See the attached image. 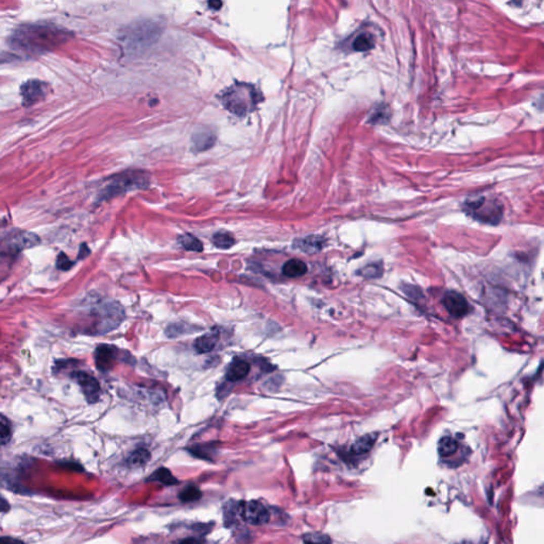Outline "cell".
<instances>
[{
    "instance_id": "obj_1",
    "label": "cell",
    "mask_w": 544,
    "mask_h": 544,
    "mask_svg": "<svg viewBox=\"0 0 544 544\" xmlns=\"http://www.w3.org/2000/svg\"><path fill=\"white\" fill-rule=\"evenodd\" d=\"M67 38L66 32L47 26H26L16 30L11 38L15 49L28 53H40L59 45Z\"/></svg>"
},
{
    "instance_id": "obj_2",
    "label": "cell",
    "mask_w": 544,
    "mask_h": 544,
    "mask_svg": "<svg viewBox=\"0 0 544 544\" xmlns=\"http://www.w3.org/2000/svg\"><path fill=\"white\" fill-rule=\"evenodd\" d=\"M220 100L234 115L244 116L255 110L262 100V95L252 84L237 83L223 93Z\"/></svg>"
},
{
    "instance_id": "obj_3",
    "label": "cell",
    "mask_w": 544,
    "mask_h": 544,
    "mask_svg": "<svg viewBox=\"0 0 544 544\" xmlns=\"http://www.w3.org/2000/svg\"><path fill=\"white\" fill-rule=\"evenodd\" d=\"M464 211L473 219L491 226L498 225L504 213L502 202L486 196L467 199Z\"/></svg>"
},
{
    "instance_id": "obj_4",
    "label": "cell",
    "mask_w": 544,
    "mask_h": 544,
    "mask_svg": "<svg viewBox=\"0 0 544 544\" xmlns=\"http://www.w3.org/2000/svg\"><path fill=\"white\" fill-rule=\"evenodd\" d=\"M91 316L93 317L92 332L100 335L118 327L124 319V312L120 304L109 301L96 306L92 311Z\"/></svg>"
},
{
    "instance_id": "obj_5",
    "label": "cell",
    "mask_w": 544,
    "mask_h": 544,
    "mask_svg": "<svg viewBox=\"0 0 544 544\" xmlns=\"http://www.w3.org/2000/svg\"><path fill=\"white\" fill-rule=\"evenodd\" d=\"M148 185L149 176L145 172H141V170L125 172L111 179V182L102 190L100 201L113 198L130 190L146 188Z\"/></svg>"
},
{
    "instance_id": "obj_6",
    "label": "cell",
    "mask_w": 544,
    "mask_h": 544,
    "mask_svg": "<svg viewBox=\"0 0 544 544\" xmlns=\"http://www.w3.org/2000/svg\"><path fill=\"white\" fill-rule=\"evenodd\" d=\"M39 241L35 234L28 232H15L8 235L4 240L3 254L7 253L9 257H15L16 254L25 249L31 248L37 244Z\"/></svg>"
},
{
    "instance_id": "obj_7",
    "label": "cell",
    "mask_w": 544,
    "mask_h": 544,
    "mask_svg": "<svg viewBox=\"0 0 544 544\" xmlns=\"http://www.w3.org/2000/svg\"><path fill=\"white\" fill-rule=\"evenodd\" d=\"M70 376L78 383L89 403L98 402L101 396V387L97 379L84 371H74Z\"/></svg>"
},
{
    "instance_id": "obj_8",
    "label": "cell",
    "mask_w": 544,
    "mask_h": 544,
    "mask_svg": "<svg viewBox=\"0 0 544 544\" xmlns=\"http://www.w3.org/2000/svg\"><path fill=\"white\" fill-rule=\"evenodd\" d=\"M240 515L247 523L252 525H263L269 521L268 509L260 502H246L240 505Z\"/></svg>"
},
{
    "instance_id": "obj_9",
    "label": "cell",
    "mask_w": 544,
    "mask_h": 544,
    "mask_svg": "<svg viewBox=\"0 0 544 544\" xmlns=\"http://www.w3.org/2000/svg\"><path fill=\"white\" fill-rule=\"evenodd\" d=\"M442 303L449 314L455 318H463L472 311L467 299L459 292L447 291L443 296Z\"/></svg>"
},
{
    "instance_id": "obj_10",
    "label": "cell",
    "mask_w": 544,
    "mask_h": 544,
    "mask_svg": "<svg viewBox=\"0 0 544 544\" xmlns=\"http://www.w3.org/2000/svg\"><path fill=\"white\" fill-rule=\"evenodd\" d=\"M119 357V350L114 346L101 345L95 351V362L100 371H109Z\"/></svg>"
},
{
    "instance_id": "obj_11",
    "label": "cell",
    "mask_w": 544,
    "mask_h": 544,
    "mask_svg": "<svg viewBox=\"0 0 544 544\" xmlns=\"http://www.w3.org/2000/svg\"><path fill=\"white\" fill-rule=\"evenodd\" d=\"M47 95V85L38 80H31L25 83L21 88L24 105L30 106L44 99Z\"/></svg>"
},
{
    "instance_id": "obj_12",
    "label": "cell",
    "mask_w": 544,
    "mask_h": 544,
    "mask_svg": "<svg viewBox=\"0 0 544 544\" xmlns=\"http://www.w3.org/2000/svg\"><path fill=\"white\" fill-rule=\"evenodd\" d=\"M324 244H325V240L322 237L313 235V236H307L305 238L297 239L294 242V247L296 249L301 250L304 253L313 254V253L319 252L320 250H322Z\"/></svg>"
},
{
    "instance_id": "obj_13",
    "label": "cell",
    "mask_w": 544,
    "mask_h": 544,
    "mask_svg": "<svg viewBox=\"0 0 544 544\" xmlns=\"http://www.w3.org/2000/svg\"><path fill=\"white\" fill-rule=\"evenodd\" d=\"M215 141H216V136L214 135V133L206 129L196 131L193 135V138H191L193 148L196 151L207 150V149L214 146Z\"/></svg>"
},
{
    "instance_id": "obj_14",
    "label": "cell",
    "mask_w": 544,
    "mask_h": 544,
    "mask_svg": "<svg viewBox=\"0 0 544 544\" xmlns=\"http://www.w3.org/2000/svg\"><path fill=\"white\" fill-rule=\"evenodd\" d=\"M250 372V364L246 360L236 359L230 365L227 371V380L229 382L235 383L246 378Z\"/></svg>"
},
{
    "instance_id": "obj_15",
    "label": "cell",
    "mask_w": 544,
    "mask_h": 544,
    "mask_svg": "<svg viewBox=\"0 0 544 544\" xmlns=\"http://www.w3.org/2000/svg\"><path fill=\"white\" fill-rule=\"evenodd\" d=\"M218 339H219L218 333L216 332H211V333L202 335L201 337L197 338V340L195 341V345H194L195 349L200 354L208 353V352L215 349L218 343Z\"/></svg>"
},
{
    "instance_id": "obj_16",
    "label": "cell",
    "mask_w": 544,
    "mask_h": 544,
    "mask_svg": "<svg viewBox=\"0 0 544 544\" xmlns=\"http://www.w3.org/2000/svg\"><path fill=\"white\" fill-rule=\"evenodd\" d=\"M147 482L159 483L164 486H176L180 483L179 479H177L167 468H158L156 471L148 477Z\"/></svg>"
},
{
    "instance_id": "obj_17",
    "label": "cell",
    "mask_w": 544,
    "mask_h": 544,
    "mask_svg": "<svg viewBox=\"0 0 544 544\" xmlns=\"http://www.w3.org/2000/svg\"><path fill=\"white\" fill-rule=\"evenodd\" d=\"M378 436L376 435H365L361 438L355 441V443L352 445L351 452L355 455H365L371 451V449L374 445L376 441Z\"/></svg>"
},
{
    "instance_id": "obj_18",
    "label": "cell",
    "mask_w": 544,
    "mask_h": 544,
    "mask_svg": "<svg viewBox=\"0 0 544 544\" xmlns=\"http://www.w3.org/2000/svg\"><path fill=\"white\" fill-rule=\"evenodd\" d=\"M283 274L287 277H300L307 272V266L300 260H290L283 266Z\"/></svg>"
},
{
    "instance_id": "obj_19",
    "label": "cell",
    "mask_w": 544,
    "mask_h": 544,
    "mask_svg": "<svg viewBox=\"0 0 544 544\" xmlns=\"http://www.w3.org/2000/svg\"><path fill=\"white\" fill-rule=\"evenodd\" d=\"M151 459V454L146 449H137L133 451L129 457H128L127 463L132 468H142L146 466Z\"/></svg>"
},
{
    "instance_id": "obj_20",
    "label": "cell",
    "mask_w": 544,
    "mask_h": 544,
    "mask_svg": "<svg viewBox=\"0 0 544 544\" xmlns=\"http://www.w3.org/2000/svg\"><path fill=\"white\" fill-rule=\"evenodd\" d=\"M458 442L452 437H443L438 443V452L442 457H450L454 455L458 450Z\"/></svg>"
},
{
    "instance_id": "obj_21",
    "label": "cell",
    "mask_w": 544,
    "mask_h": 544,
    "mask_svg": "<svg viewBox=\"0 0 544 544\" xmlns=\"http://www.w3.org/2000/svg\"><path fill=\"white\" fill-rule=\"evenodd\" d=\"M201 497H202V492L200 491V489L195 485L186 486L184 489L181 490V492L179 493V498L181 502H183V503L197 502V500H199Z\"/></svg>"
},
{
    "instance_id": "obj_22",
    "label": "cell",
    "mask_w": 544,
    "mask_h": 544,
    "mask_svg": "<svg viewBox=\"0 0 544 544\" xmlns=\"http://www.w3.org/2000/svg\"><path fill=\"white\" fill-rule=\"evenodd\" d=\"M179 242L187 251H194V252H202L203 250V244L201 241L196 238L195 236L190 235V234H184L179 237Z\"/></svg>"
},
{
    "instance_id": "obj_23",
    "label": "cell",
    "mask_w": 544,
    "mask_h": 544,
    "mask_svg": "<svg viewBox=\"0 0 544 544\" xmlns=\"http://www.w3.org/2000/svg\"><path fill=\"white\" fill-rule=\"evenodd\" d=\"M373 47H374V39L368 33L359 34L353 41V49L358 52L369 51Z\"/></svg>"
},
{
    "instance_id": "obj_24",
    "label": "cell",
    "mask_w": 544,
    "mask_h": 544,
    "mask_svg": "<svg viewBox=\"0 0 544 544\" xmlns=\"http://www.w3.org/2000/svg\"><path fill=\"white\" fill-rule=\"evenodd\" d=\"M213 242L219 249H229L235 243V239L228 232H217L213 236Z\"/></svg>"
},
{
    "instance_id": "obj_25",
    "label": "cell",
    "mask_w": 544,
    "mask_h": 544,
    "mask_svg": "<svg viewBox=\"0 0 544 544\" xmlns=\"http://www.w3.org/2000/svg\"><path fill=\"white\" fill-rule=\"evenodd\" d=\"M12 434L11 422L5 414H3L2 421H0V441H2V445H7L10 443L11 439H12Z\"/></svg>"
},
{
    "instance_id": "obj_26",
    "label": "cell",
    "mask_w": 544,
    "mask_h": 544,
    "mask_svg": "<svg viewBox=\"0 0 544 544\" xmlns=\"http://www.w3.org/2000/svg\"><path fill=\"white\" fill-rule=\"evenodd\" d=\"M389 117H390V113H389V110L386 105H380L379 108L375 109V111L372 113L371 117H370V121L372 123H379V124H383V123H386L388 120H389Z\"/></svg>"
},
{
    "instance_id": "obj_27",
    "label": "cell",
    "mask_w": 544,
    "mask_h": 544,
    "mask_svg": "<svg viewBox=\"0 0 544 544\" xmlns=\"http://www.w3.org/2000/svg\"><path fill=\"white\" fill-rule=\"evenodd\" d=\"M73 262H71L68 257H66L65 253H60L59 257H58V261H57V267L61 270H64L66 271L68 269H70L72 266H73Z\"/></svg>"
},
{
    "instance_id": "obj_28",
    "label": "cell",
    "mask_w": 544,
    "mask_h": 544,
    "mask_svg": "<svg viewBox=\"0 0 544 544\" xmlns=\"http://www.w3.org/2000/svg\"><path fill=\"white\" fill-rule=\"evenodd\" d=\"M382 271L383 270L381 266L375 264V265L367 266V267L361 271V274L366 277H380V275L382 274Z\"/></svg>"
},
{
    "instance_id": "obj_29",
    "label": "cell",
    "mask_w": 544,
    "mask_h": 544,
    "mask_svg": "<svg viewBox=\"0 0 544 544\" xmlns=\"http://www.w3.org/2000/svg\"><path fill=\"white\" fill-rule=\"evenodd\" d=\"M303 540L304 542H309V543H329L330 542V539L325 536V535H321V534H307L303 537Z\"/></svg>"
},
{
    "instance_id": "obj_30",
    "label": "cell",
    "mask_w": 544,
    "mask_h": 544,
    "mask_svg": "<svg viewBox=\"0 0 544 544\" xmlns=\"http://www.w3.org/2000/svg\"><path fill=\"white\" fill-rule=\"evenodd\" d=\"M90 253H91V251L88 248L87 244H82L81 248H80V252H79V260L82 259V258H87Z\"/></svg>"
},
{
    "instance_id": "obj_31",
    "label": "cell",
    "mask_w": 544,
    "mask_h": 544,
    "mask_svg": "<svg viewBox=\"0 0 544 544\" xmlns=\"http://www.w3.org/2000/svg\"><path fill=\"white\" fill-rule=\"evenodd\" d=\"M3 502H2V513L5 514V513H8V511L10 510V505L8 504V502L6 500V498L3 497Z\"/></svg>"
},
{
    "instance_id": "obj_32",
    "label": "cell",
    "mask_w": 544,
    "mask_h": 544,
    "mask_svg": "<svg viewBox=\"0 0 544 544\" xmlns=\"http://www.w3.org/2000/svg\"><path fill=\"white\" fill-rule=\"evenodd\" d=\"M221 5H222V4H221L220 0H210V6H211L212 8L216 9V10H218V9L221 7Z\"/></svg>"
},
{
    "instance_id": "obj_33",
    "label": "cell",
    "mask_w": 544,
    "mask_h": 544,
    "mask_svg": "<svg viewBox=\"0 0 544 544\" xmlns=\"http://www.w3.org/2000/svg\"><path fill=\"white\" fill-rule=\"evenodd\" d=\"M179 542H199L198 539H195V538H191V539H183V540H179Z\"/></svg>"
}]
</instances>
